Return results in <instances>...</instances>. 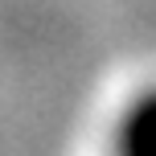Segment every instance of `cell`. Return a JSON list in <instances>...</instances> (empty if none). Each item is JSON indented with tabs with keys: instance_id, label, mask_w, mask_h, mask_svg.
<instances>
[{
	"instance_id": "cell-1",
	"label": "cell",
	"mask_w": 156,
	"mask_h": 156,
	"mask_svg": "<svg viewBox=\"0 0 156 156\" xmlns=\"http://www.w3.org/2000/svg\"><path fill=\"white\" fill-rule=\"evenodd\" d=\"M119 156H156V90L136 99L119 127Z\"/></svg>"
}]
</instances>
